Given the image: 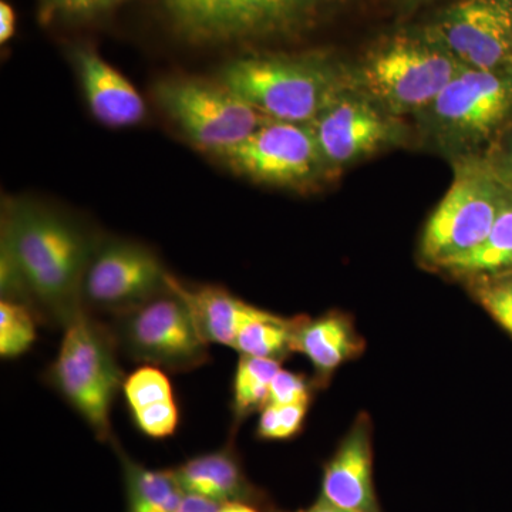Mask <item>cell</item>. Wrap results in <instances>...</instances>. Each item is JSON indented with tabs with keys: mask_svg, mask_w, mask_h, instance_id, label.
I'll return each instance as SVG.
<instances>
[{
	"mask_svg": "<svg viewBox=\"0 0 512 512\" xmlns=\"http://www.w3.org/2000/svg\"><path fill=\"white\" fill-rule=\"evenodd\" d=\"M74 63L93 116L110 127L136 126L146 117V103L126 77L92 49L76 50Z\"/></svg>",
	"mask_w": 512,
	"mask_h": 512,
	"instance_id": "e0dca14e",
	"label": "cell"
},
{
	"mask_svg": "<svg viewBox=\"0 0 512 512\" xmlns=\"http://www.w3.org/2000/svg\"><path fill=\"white\" fill-rule=\"evenodd\" d=\"M221 505V503L202 497V495L185 493L183 500L174 512H218Z\"/></svg>",
	"mask_w": 512,
	"mask_h": 512,
	"instance_id": "f546056e",
	"label": "cell"
},
{
	"mask_svg": "<svg viewBox=\"0 0 512 512\" xmlns=\"http://www.w3.org/2000/svg\"><path fill=\"white\" fill-rule=\"evenodd\" d=\"M316 387L313 380L301 373L279 369L269 389V403L311 404Z\"/></svg>",
	"mask_w": 512,
	"mask_h": 512,
	"instance_id": "4316f807",
	"label": "cell"
},
{
	"mask_svg": "<svg viewBox=\"0 0 512 512\" xmlns=\"http://www.w3.org/2000/svg\"><path fill=\"white\" fill-rule=\"evenodd\" d=\"M123 2L126 0H47V6L52 12L72 18H87L107 12Z\"/></svg>",
	"mask_w": 512,
	"mask_h": 512,
	"instance_id": "83f0119b",
	"label": "cell"
},
{
	"mask_svg": "<svg viewBox=\"0 0 512 512\" xmlns=\"http://www.w3.org/2000/svg\"><path fill=\"white\" fill-rule=\"evenodd\" d=\"M512 271V190L505 200L490 234L474 251L444 266L441 274L463 282L477 276Z\"/></svg>",
	"mask_w": 512,
	"mask_h": 512,
	"instance_id": "44dd1931",
	"label": "cell"
},
{
	"mask_svg": "<svg viewBox=\"0 0 512 512\" xmlns=\"http://www.w3.org/2000/svg\"><path fill=\"white\" fill-rule=\"evenodd\" d=\"M35 313L23 303L2 299L0 302V356L16 359L25 355L36 342Z\"/></svg>",
	"mask_w": 512,
	"mask_h": 512,
	"instance_id": "cb8c5ba5",
	"label": "cell"
},
{
	"mask_svg": "<svg viewBox=\"0 0 512 512\" xmlns=\"http://www.w3.org/2000/svg\"><path fill=\"white\" fill-rule=\"evenodd\" d=\"M308 512H349L346 510H342V508L336 507V505L330 504L329 501H326L325 498L320 497L315 504L312 505Z\"/></svg>",
	"mask_w": 512,
	"mask_h": 512,
	"instance_id": "d6a6232c",
	"label": "cell"
},
{
	"mask_svg": "<svg viewBox=\"0 0 512 512\" xmlns=\"http://www.w3.org/2000/svg\"><path fill=\"white\" fill-rule=\"evenodd\" d=\"M328 0H161L165 15L191 42L228 43L278 35L305 25Z\"/></svg>",
	"mask_w": 512,
	"mask_h": 512,
	"instance_id": "ba28073f",
	"label": "cell"
},
{
	"mask_svg": "<svg viewBox=\"0 0 512 512\" xmlns=\"http://www.w3.org/2000/svg\"><path fill=\"white\" fill-rule=\"evenodd\" d=\"M414 117L424 140L451 160L485 154L512 123V70L463 67Z\"/></svg>",
	"mask_w": 512,
	"mask_h": 512,
	"instance_id": "3957f363",
	"label": "cell"
},
{
	"mask_svg": "<svg viewBox=\"0 0 512 512\" xmlns=\"http://www.w3.org/2000/svg\"><path fill=\"white\" fill-rule=\"evenodd\" d=\"M296 512H308V511H296Z\"/></svg>",
	"mask_w": 512,
	"mask_h": 512,
	"instance_id": "e575fe53",
	"label": "cell"
},
{
	"mask_svg": "<svg viewBox=\"0 0 512 512\" xmlns=\"http://www.w3.org/2000/svg\"><path fill=\"white\" fill-rule=\"evenodd\" d=\"M468 293L488 315L512 336V271L463 281Z\"/></svg>",
	"mask_w": 512,
	"mask_h": 512,
	"instance_id": "d4e9b609",
	"label": "cell"
},
{
	"mask_svg": "<svg viewBox=\"0 0 512 512\" xmlns=\"http://www.w3.org/2000/svg\"><path fill=\"white\" fill-rule=\"evenodd\" d=\"M463 67L426 30L377 47L352 69V76L356 89L402 119L426 109Z\"/></svg>",
	"mask_w": 512,
	"mask_h": 512,
	"instance_id": "8992f818",
	"label": "cell"
},
{
	"mask_svg": "<svg viewBox=\"0 0 512 512\" xmlns=\"http://www.w3.org/2000/svg\"><path fill=\"white\" fill-rule=\"evenodd\" d=\"M113 319L119 349L141 365L185 373L210 360V343L195 325L187 303L173 291Z\"/></svg>",
	"mask_w": 512,
	"mask_h": 512,
	"instance_id": "9c48e42d",
	"label": "cell"
},
{
	"mask_svg": "<svg viewBox=\"0 0 512 512\" xmlns=\"http://www.w3.org/2000/svg\"><path fill=\"white\" fill-rule=\"evenodd\" d=\"M218 82L268 119L308 124L355 86L348 67L320 57L286 56L234 60Z\"/></svg>",
	"mask_w": 512,
	"mask_h": 512,
	"instance_id": "7a4b0ae2",
	"label": "cell"
},
{
	"mask_svg": "<svg viewBox=\"0 0 512 512\" xmlns=\"http://www.w3.org/2000/svg\"><path fill=\"white\" fill-rule=\"evenodd\" d=\"M412 3L430 2V0H410Z\"/></svg>",
	"mask_w": 512,
	"mask_h": 512,
	"instance_id": "836d02e7",
	"label": "cell"
},
{
	"mask_svg": "<svg viewBox=\"0 0 512 512\" xmlns=\"http://www.w3.org/2000/svg\"><path fill=\"white\" fill-rule=\"evenodd\" d=\"M221 158L251 180L292 190H308L332 178L311 123L268 120Z\"/></svg>",
	"mask_w": 512,
	"mask_h": 512,
	"instance_id": "8fae6325",
	"label": "cell"
},
{
	"mask_svg": "<svg viewBox=\"0 0 512 512\" xmlns=\"http://www.w3.org/2000/svg\"><path fill=\"white\" fill-rule=\"evenodd\" d=\"M218 512H268L262 510V508L256 507V505L247 503H225L221 505Z\"/></svg>",
	"mask_w": 512,
	"mask_h": 512,
	"instance_id": "1f68e13d",
	"label": "cell"
},
{
	"mask_svg": "<svg viewBox=\"0 0 512 512\" xmlns=\"http://www.w3.org/2000/svg\"><path fill=\"white\" fill-rule=\"evenodd\" d=\"M311 124L332 177L384 148L399 146L406 137L402 119L384 111L355 86L340 94Z\"/></svg>",
	"mask_w": 512,
	"mask_h": 512,
	"instance_id": "7c38bea8",
	"label": "cell"
},
{
	"mask_svg": "<svg viewBox=\"0 0 512 512\" xmlns=\"http://www.w3.org/2000/svg\"><path fill=\"white\" fill-rule=\"evenodd\" d=\"M158 104L195 146L222 157L271 120L221 82L190 77L161 80Z\"/></svg>",
	"mask_w": 512,
	"mask_h": 512,
	"instance_id": "52a82bcc",
	"label": "cell"
},
{
	"mask_svg": "<svg viewBox=\"0 0 512 512\" xmlns=\"http://www.w3.org/2000/svg\"><path fill=\"white\" fill-rule=\"evenodd\" d=\"M16 15L9 3H0V42L6 43L15 35Z\"/></svg>",
	"mask_w": 512,
	"mask_h": 512,
	"instance_id": "4dcf8cb0",
	"label": "cell"
},
{
	"mask_svg": "<svg viewBox=\"0 0 512 512\" xmlns=\"http://www.w3.org/2000/svg\"><path fill=\"white\" fill-rule=\"evenodd\" d=\"M427 32L464 67L512 70V0H456Z\"/></svg>",
	"mask_w": 512,
	"mask_h": 512,
	"instance_id": "4fadbf2b",
	"label": "cell"
},
{
	"mask_svg": "<svg viewBox=\"0 0 512 512\" xmlns=\"http://www.w3.org/2000/svg\"><path fill=\"white\" fill-rule=\"evenodd\" d=\"M299 318L301 315L285 318L271 313L268 318L256 320L242 329L232 349L239 355L284 362L293 353V336Z\"/></svg>",
	"mask_w": 512,
	"mask_h": 512,
	"instance_id": "603a6c76",
	"label": "cell"
},
{
	"mask_svg": "<svg viewBox=\"0 0 512 512\" xmlns=\"http://www.w3.org/2000/svg\"><path fill=\"white\" fill-rule=\"evenodd\" d=\"M308 404L268 403L259 413L256 436L261 440H288L301 433Z\"/></svg>",
	"mask_w": 512,
	"mask_h": 512,
	"instance_id": "484cf974",
	"label": "cell"
},
{
	"mask_svg": "<svg viewBox=\"0 0 512 512\" xmlns=\"http://www.w3.org/2000/svg\"><path fill=\"white\" fill-rule=\"evenodd\" d=\"M453 165V184L431 212L417 247L420 264L436 272L483 244L511 191L487 153Z\"/></svg>",
	"mask_w": 512,
	"mask_h": 512,
	"instance_id": "277c9868",
	"label": "cell"
},
{
	"mask_svg": "<svg viewBox=\"0 0 512 512\" xmlns=\"http://www.w3.org/2000/svg\"><path fill=\"white\" fill-rule=\"evenodd\" d=\"M282 362L262 357L239 356L232 386V427L234 431L252 414L261 413L269 403L272 379Z\"/></svg>",
	"mask_w": 512,
	"mask_h": 512,
	"instance_id": "7402d4cb",
	"label": "cell"
},
{
	"mask_svg": "<svg viewBox=\"0 0 512 512\" xmlns=\"http://www.w3.org/2000/svg\"><path fill=\"white\" fill-rule=\"evenodd\" d=\"M97 244L72 218L13 202L2 218V299L29 306L43 325L66 328L83 311V278Z\"/></svg>",
	"mask_w": 512,
	"mask_h": 512,
	"instance_id": "6da1fadb",
	"label": "cell"
},
{
	"mask_svg": "<svg viewBox=\"0 0 512 512\" xmlns=\"http://www.w3.org/2000/svg\"><path fill=\"white\" fill-rule=\"evenodd\" d=\"M170 275L144 245L126 239L99 241L83 278V309L116 318L170 292Z\"/></svg>",
	"mask_w": 512,
	"mask_h": 512,
	"instance_id": "30bf717a",
	"label": "cell"
},
{
	"mask_svg": "<svg viewBox=\"0 0 512 512\" xmlns=\"http://www.w3.org/2000/svg\"><path fill=\"white\" fill-rule=\"evenodd\" d=\"M487 154L498 173L512 190V126L501 134Z\"/></svg>",
	"mask_w": 512,
	"mask_h": 512,
	"instance_id": "f1b7e54d",
	"label": "cell"
},
{
	"mask_svg": "<svg viewBox=\"0 0 512 512\" xmlns=\"http://www.w3.org/2000/svg\"><path fill=\"white\" fill-rule=\"evenodd\" d=\"M110 444L123 471L127 512H174L185 491L173 470H150L128 456L116 437Z\"/></svg>",
	"mask_w": 512,
	"mask_h": 512,
	"instance_id": "ffe728a7",
	"label": "cell"
},
{
	"mask_svg": "<svg viewBox=\"0 0 512 512\" xmlns=\"http://www.w3.org/2000/svg\"><path fill=\"white\" fill-rule=\"evenodd\" d=\"M113 329L93 313H79L63 329L62 345L46 373L47 382L82 416L103 443L114 439L111 409L126 375Z\"/></svg>",
	"mask_w": 512,
	"mask_h": 512,
	"instance_id": "5b68a950",
	"label": "cell"
},
{
	"mask_svg": "<svg viewBox=\"0 0 512 512\" xmlns=\"http://www.w3.org/2000/svg\"><path fill=\"white\" fill-rule=\"evenodd\" d=\"M168 285L187 303L195 325L210 345L234 348L242 329L272 313L242 301L221 286H188L173 275L168 278Z\"/></svg>",
	"mask_w": 512,
	"mask_h": 512,
	"instance_id": "ac0fdd59",
	"label": "cell"
},
{
	"mask_svg": "<svg viewBox=\"0 0 512 512\" xmlns=\"http://www.w3.org/2000/svg\"><path fill=\"white\" fill-rule=\"evenodd\" d=\"M171 470L185 493L202 495L221 504L247 503L274 512L269 495L249 480L232 441Z\"/></svg>",
	"mask_w": 512,
	"mask_h": 512,
	"instance_id": "9a60e30c",
	"label": "cell"
},
{
	"mask_svg": "<svg viewBox=\"0 0 512 512\" xmlns=\"http://www.w3.org/2000/svg\"><path fill=\"white\" fill-rule=\"evenodd\" d=\"M124 397L138 429L151 439L173 436L180 421L170 379L156 366L141 365L126 377Z\"/></svg>",
	"mask_w": 512,
	"mask_h": 512,
	"instance_id": "d6986e66",
	"label": "cell"
},
{
	"mask_svg": "<svg viewBox=\"0 0 512 512\" xmlns=\"http://www.w3.org/2000/svg\"><path fill=\"white\" fill-rule=\"evenodd\" d=\"M365 350L366 340L349 313L329 311L318 318H299L293 353H301L311 362L316 389L328 387L336 370L359 359Z\"/></svg>",
	"mask_w": 512,
	"mask_h": 512,
	"instance_id": "2e32d148",
	"label": "cell"
},
{
	"mask_svg": "<svg viewBox=\"0 0 512 512\" xmlns=\"http://www.w3.org/2000/svg\"><path fill=\"white\" fill-rule=\"evenodd\" d=\"M320 497L349 512H383L373 480V423L357 414L323 467Z\"/></svg>",
	"mask_w": 512,
	"mask_h": 512,
	"instance_id": "5bb4252c",
	"label": "cell"
}]
</instances>
